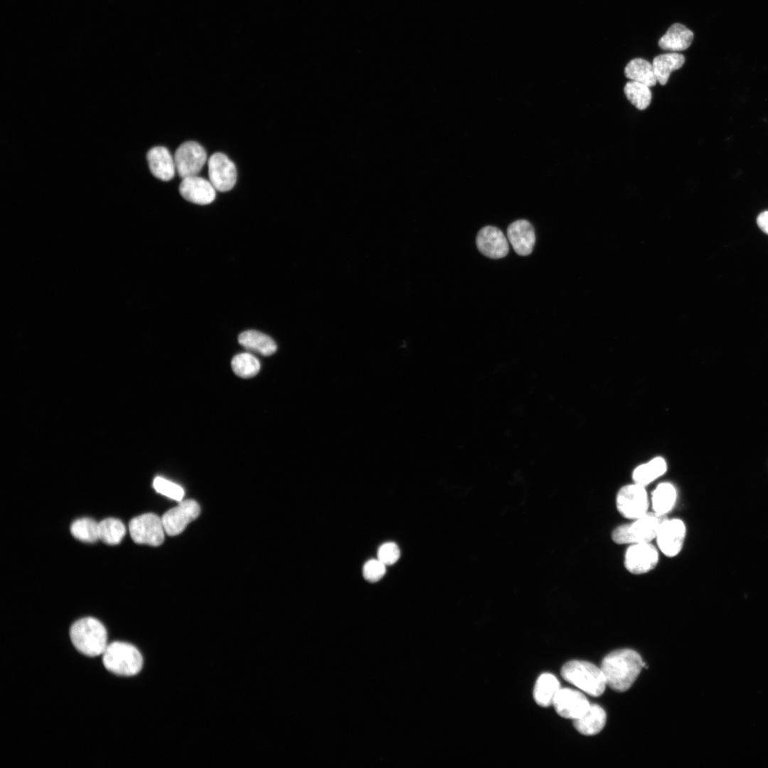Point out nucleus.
Masks as SVG:
<instances>
[{
    "mask_svg": "<svg viewBox=\"0 0 768 768\" xmlns=\"http://www.w3.org/2000/svg\"><path fill=\"white\" fill-rule=\"evenodd\" d=\"M667 518L666 515L647 512L634 519L633 522L616 528L612 534V540L618 544L649 543L656 539L659 528Z\"/></svg>",
    "mask_w": 768,
    "mask_h": 768,
    "instance_id": "4",
    "label": "nucleus"
},
{
    "mask_svg": "<svg viewBox=\"0 0 768 768\" xmlns=\"http://www.w3.org/2000/svg\"><path fill=\"white\" fill-rule=\"evenodd\" d=\"M625 76L631 80L643 83L649 87L657 82L653 65L645 59L636 58L628 63L624 69Z\"/></svg>",
    "mask_w": 768,
    "mask_h": 768,
    "instance_id": "23",
    "label": "nucleus"
},
{
    "mask_svg": "<svg viewBox=\"0 0 768 768\" xmlns=\"http://www.w3.org/2000/svg\"><path fill=\"white\" fill-rule=\"evenodd\" d=\"M606 722V713L598 705L592 704L587 712L580 718L574 720L576 730L585 735H594L599 733Z\"/></svg>",
    "mask_w": 768,
    "mask_h": 768,
    "instance_id": "19",
    "label": "nucleus"
},
{
    "mask_svg": "<svg viewBox=\"0 0 768 768\" xmlns=\"http://www.w3.org/2000/svg\"><path fill=\"white\" fill-rule=\"evenodd\" d=\"M400 549L393 542H388L380 546L378 559L385 565L394 564L400 558Z\"/></svg>",
    "mask_w": 768,
    "mask_h": 768,
    "instance_id": "32",
    "label": "nucleus"
},
{
    "mask_svg": "<svg viewBox=\"0 0 768 768\" xmlns=\"http://www.w3.org/2000/svg\"><path fill=\"white\" fill-rule=\"evenodd\" d=\"M231 366L238 376L248 378L259 372L260 363L258 359L251 353H242L233 357Z\"/></svg>",
    "mask_w": 768,
    "mask_h": 768,
    "instance_id": "29",
    "label": "nucleus"
},
{
    "mask_svg": "<svg viewBox=\"0 0 768 768\" xmlns=\"http://www.w3.org/2000/svg\"><path fill=\"white\" fill-rule=\"evenodd\" d=\"M153 486L158 493L175 501H181L184 496L181 486L160 476L154 479Z\"/></svg>",
    "mask_w": 768,
    "mask_h": 768,
    "instance_id": "30",
    "label": "nucleus"
},
{
    "mask_svg": "<svg viewBox=\"0 0 768 768\" xmlns=\"http://www.w3.org/2000/svg\"><path fill=\"white\" fill-rule=\"evenodd\" d=\"M70 532L79 540L93 543L99 540V523L89 518H80L72 523Z\"/></svg>",
    "mask_w": 768,
    "mask_h": 768,
    "instance_id": "28",
    "label": "nucleus"
},
{
    "mask_svg": "<svg viewBox=\"0 0 768 768\" xmlns=\"http://www.w3.org/2000/svg\"><path fill=\"white\" fill-rule=\"evenodd\" d=\"M129 529L135 543L152 546L161 545L164 542L166 533L161 518L151 513L132 518L129 522Z\"/></svg>",
    "mask_w": 768,
    "mask_h": 768,
    "instance_id": "6",
    "label": "nucleus"
},
{
    "mask_svg": "<svg viewBox=\"0 0 768 768\" xmlns=\"http://www.w3.org/2000/svg\"><path fill=\"white\" fill-rule=\"evenodd\" d=\"M238 342L246 349L265 356L273 354L277 350V345L273 339L257 331H243L238 336Z\"/></svg>",
    "mask_w": 768,
    "mask_h": 768,
    "instance_id": "20",
    "label": "nucleus"
},
{
    "mask_svg": "<svg viewBox=\"0 0 768 768\" xmlns=\"http://www.w3.org/2000/svg\"><path fill=\"white\" fill-rule=\"evenodd\" d=\"M553 705L559 715L572 720L583 715L590 705L583 693L567 688L559 690Z\"/></svg>",
    "mask_w": 768,
    "mask_h": 768,
    "instance_id": "13",
    "label": "nucleus"
},
{
    "mask_svg": "<svg viewBox=\"0 0 768 768\" xmlns=\"http://www.w3.org/2000/svg\"><path fill=\"white\" fill-rule=\"evenodd\" d=\"M685 63L683 55L676 52L661 54L653 60V68L657 82L664 85L667 83L670 74L681 68Z\"/></svg>",
    "mask_w": 768,
    "mask_h": 768,
    "instance_id": "21",
    "label": "nucleus"
},
{
    "mask_svg": "<svg viewBox=\"0 0 768 768\" xmlns=\"http://www.w3.org/2000/svg\"><path fill=\"white\" fill-rule=\"evenodd\" d=\"M70 636L74 646L82 654L95 656L104 653L107 646V634L104 625L92 617L76 621L70 627Z\"/></svg>",
    "mask_w": 768,
    "mask_h": 768,
    "instance_id": "2",
    "label": "nucleus"
},
{
    "mask_svg": "<svg viewBox=\"0 0 768 768\" xmlns=\"http://www.w3.org/2000/svg\"><path fill=\"white\" fill-rule=\"evenodd\" d=\"M562 678L590 695L597 697L603 693L606 680L601 669L584 661H571L561 669Z\"/></svg>",
    "mask_w": 768,
    "mask_h": 768,
    "instance_id": "3",
    "label": "nucleus"
},
{
    "mask_svg": "<svg viewBox=\"0 0 768 768\" xmlns=\"http://www.w3.org/2000/svg\"><path fill=\"white\" fill-rule=\"evenodd\" d=\"M102 654L105 667L114 674L134 676L142 668V656L138 649L132 644L113 642L107 645Z\"/></svg>",
    "mask_w": 768,
    "mask_h": 768,
    "instance_id": "5",
    "label": "nucleus"
},
{
    "mask_svg": "<svg viewBox=\"0 0 768 768\" xmlns=\"http://www.w3.org/2000/svg\"><path fill=\"white\" fill-rule=\"evenodd\" d=\"M560 689L559 681L551 673H543L536 681L533 697L536 703L542 707L553 705L555 697Z\"/></svg>",
    "mask_w": 768,
    "mask_h": 768,
    "instance_id": "22",
    "label": "nucleus"
},
{
    "mask_svg": "<svg viewBox=\"0 0 768 768\" xmlns=\"http://www.w3.org/2000/svg\"><path fill=\"white\" fill-rule=\"evenodd\" d=\"M676 497V490L671 483L664 482L658 484L651 496L654 512L660 515H666L673 508Z\"/></svg>",
    "mask_w": 768,
    "mask_h": 768,
    "instance_id": "24",
    "label": "nucleus"
},
{
    "mask_svg": "<svg viewBox=\"0 0 768 768\" xmlns=\"http://www.w3.org/2000/svg\"><path fill=\"white\" fill-rule=\"evenodd\" d=\"M757 221L759 227L765 233L768 234V211H764L759 214Z\"/></svg>",
    "mask_w": 768,
    "mask_h": 768,
    "instance_id": "33",
    "label": "nucleus"
},
{
    "mask_svg": "<svg viewBox=\"0 0 768 768\" xmlns=\"http://www.w3.org/2000/svg\"><path fill=\"white\" fill-rule=\"evenodd\" d=\"M666 468L664 459L660 457L654 458L648 463L641 464L634 469L632 475L633 480L634 483L644 486L663 475Z\"/></svg>",
    "mask_w": 768,
    "mask_h": 768,
    "instance_id": "25",
    "label": "nucleus"
},
{
    "mask_svg": "<svg viewBox=\"0 0 768 768\" xmlns=\"http://www.w3.org/2000/svg\"><path fill=\"white\" fill-rule=\"evenodd\" d=\"M658 562V550L650 542L631 544L625 553V567L632 574L646 573L653 570Z\"/></svg>",
    "mask_w": 768,
    "mask_h": 768,
    "instance_id": "9",
    "label": "nucleus"
},
{
    "mask_svg": "<svg viewBox=\"0 0 768 768\" xmlns=\"http://www.w3.org/2000/svg\"><path fill=\"white\" fill-rule=\"evenodd\" d=\"M643 667L646 666L640 655L627 649L609 653L604 658L601 665L607 685L617 692L627 690Z\"/></svg>",
    "mask_w": 768,
    "mask_h": 768,
    "instance_id": "1",
    "label": "nucleus"
},
{
    "mask_svg": "<svg viewBox=\"0 0 768 768\" xmlns=\"http://www.w3.org/2000/svg\"><path fill=\"white\" fill-rule=\"evenodd\" d=\"M210 182L218 191H230L237 181L235 164L222 153L213 154L208 162Z\"/></svg>",
    "mask_w": 768,
    "mask_h": 768,
    "instance_id": "10",
    "label": "nucleus"
},
{
    "mask_svg": "<svg viewBox=\"0 0 768 768\" xmlns=\"http://www.w3.org/2000/svg\"><path fill=\"white\" fill-rule=\"evenodd\" d=\"M684 523L677 518H667L661 525L656 537L661 551L668 557L677 555L682 549L686 537Z\"/></svg>",
    "mask_w": 768,
    "mask_h": 768,
    "instance_id": "12",
    "label": "nucleus"
},
{
    "mask_svg": "<svg viewBox=\"0 0 768 768\" xmlns=\"http://www.w3.org/2000/svg\"><path fill=\"white\" fill-rule=\"evenodd\" d=\"M693 33L680 23L672 24L658 41V46L663 50L681 51L687 49L693 40Z\"/></svg>",
    "mask_w": 768,
    "mask_h": 768,
    "instance_id": "18",
    "label": "nucleus"
},
{
    "mask_svg": "<svg viewBox=\"0 0 768 768\" xmlns=\"http://www.w3.org/2000/svg\"><path fill=\"white\" fill-rule=\"evenodd\" d=\"M478 250L491 259L504 257L508 252L507 239L503 232L494 226H485L478 233L476 239Z\"/></svg>",
    "mask_w": 768,
    "mask_h": 768,
    "instance_id": "14",
    "label": "nucleus"
},
{
    "mask_svg": "<svg viewBox=\"0 0 768 768\" xmlns=\"http://www.w3.org/2000/svg\"><path fill=\"white\" fill-rule=\"evenodd\" d=\"M181 196L188 201L207 205L215 198V188L205 178L194 176L182 178L179 186Z\"/></svg>",
    "mask_w": 768,
    "mask_h": 768,
    "instance_id": "15",
    "label": "nucleus"
},
{
    "mask_svg": "<svg viewBox=\"0 0 768 768\" xmlns=\"http://www.w3.org/2000/svg\"><path fill=\"white\" fill-rule=\"evenodd\" d=\"M616 506L619 513L629 519L646 514L649 501L644 486L636 483L623 486L617 495Z\"/></svg>",
    "mask_w": 768,
    "mask_h": 768,
    "instance_id": "7",
    "label": "nucleus"
},
{
    "mask_svg": "<svg viewBox=\"0 0 768 768\" xmlns=\"http://www.w3.org/2000/svg\"><path fill=\"white\" fill-rule=\"evenodd\" d=\"M385 566L378 559L369 560L363 565V575L364 578L370 582L378 581L385 573Z\"/></svg>",
    "mask_w": 768,
    "mask_h": 768,
    "instance_id": "31",
    "label": "nucleus"
},
{
    "mask_svg": "<svg viewBox=\"0 0 768 768\" xmlns=\"http://www.w3.org/2000/svg\"><path fill=\"white\" fill-rule=\"evenodd\" d=\"M507 237L518 255L526 256L532 252L535 235L533 225L528 220L521 219L511 223L507 228Z\"/></svg>",
    "mask_w": 768,
    "mask_h": 768,
    "instance_id": "16",
    "label": "nucleus"
},
{
    "mask_svg": "<svg viewBox=\"0 0 768 768\" xmlns=\"http://www.w3.org/2000/svg\"><path fill=\"white\" fill-rule=\"evenodd\" d=\"M147 160L154 176L165 181L174 178L176 171L174 159L166 147L151 148L147 153Z\"/></svg>",
    "mask_w": 768,
    "mask_h": 768,
    "instance_id": "17",
    "label": "nucleus"
},
{
    "mask_svg": "<svg viewBox=\"0 0 768 768\" xmlns=\"http://www.w3.org/2000/svg\"><path fill=\"white\" fill-rule=\"evenodd\" d=\"M125 533V526L117 518H108L99 523V539L107 544L119 543Z\"/></svg>",
    "mask_w": 768,
    "mask_h": 768,
    "instance_id": "27",
    "label": "nucleus"
},
{
    "mask_svg": "<svg viewBox=\"0 0 768 768\" xmlns=\"http://www.w3.org/2000/svg\"><path fill=\"white\" fill-rule=\"evenodd\" d=\"M626 98L638 110H643L649 107L651 101V92L649 87L636 81H629L624 87Z\"/></svg>",
    "mask_w": 768,
    "mask_h": 768,
    "instance_id": "26",
    "label": "nucleus"
},
{
    "mask_svg": "<svg viewBox=\"0 0 768 768\" xmlns=\"http://www.w3.org/2000/svg\"><path fill=\"white\" fill-rule=\"evenodd\" d=\"M200 511V506L196 501H181L178 506L166 511L161 517L166 533L169 535L181 533L190 522L199 516Z\"/></svg>",
    "mask_w": 768,
    "mask_h": 768,
    "instance_id": "11",
    "label": "nucleus"
},
{
    "mask_svg": "<svg viewBox=\"0 0 768 768\" xmlns=\"http://www.w3.org/2000/svg\"><path fill=\"white\" fill-rule=\"evenodd\" d=\"M204 148L196 142L181 144L174 154L176 170L182 178L197 176L206 161Z\"/></svg>",
    "mask_w": 768,
    "mask_h": 768,
    "instance_id": "8",
    "label": "nucleus"
}]
</instances>
